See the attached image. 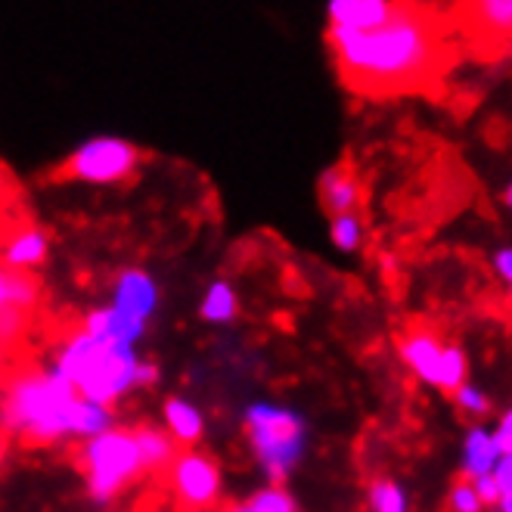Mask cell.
<instances>
[{
  "mask_svg": "<svg viewBox=\"0 0 512 512\" xmlns=\"http://www.w3.org/2000/svg\"><path fill=\"white\" fill-rule=\"evenodd\" d=\"M472 488H475V494H478V500H481V506H497V500H500V488H497V481H494V475L488 472V475H478V478H472Z\"/></svg>",
  "mask_w": 512,
  "mask_h": 512,
  "instance_id": "25",
  "label": "cell"
},
{
  "mask_svg": "<svg viewBox=\"0 0 512 512\" xmlns=\"http://www.w3.org/2000/svg\"><path fill=\"white\" fill-rule=\"evenodd\" d=\"M47 249H50V243H47V233L44 230H38V227H22V230H16L7 243H4V267H10V270H32V267H38V264H44V258H47Z\"/></svg>",
  "mask_w": 512,
  "mask_h": 512,
  "instance_id": "14",
  "label": "cell"
},
{
  "mask_svg": "<svg viewBox=\"0 0 512 512\" xmlns=\"http://www.w3.org/2000/svg\"><path fill=\"white\" fill-rule=\"evenodd\" d=\"M81 472L87 478L90 497L97 503L118 497L122 488L143 472L134 435L125 429H106L97 438H87L81 450Z\"/></svg>",
  "mask_w": 512,
  "mask_h": 512,
  "instance_id": "5",
  "label": "cell"
},
{
  "mask_svg": "<svg viewBox=\"0 0 512 512\" xmlns=\"http://www.w3.org/2000/svg\"><path fill=\"white\" fill-rule=\"evenodd\" d=\"M494 270L500 274V280L509 286L512 283V252L509 249H500L497 255H494Z\"/></svg>",
  "mask_w": 512,
  "mask_h": 512,
  "instance_id": "27",
  "label": "cell"
},
{
  "mask_svg": "<svg viewBox=\"0 0 512 512\" xmlns=\"http://www.w3.org/2000/svg\"><path fill=\"white\" fill-rule=\"evenodd\" d=\"M447 509L450 512H485V506H481L472 481L469 478H460L454 488H450V497H447Z\"/></svg>",
  "mask_w": 512,
  "mask_h": 512,
  "instance_id": "23",
  "label": "cell"
},
{
  "mask_svg": "<svg viewBox=\"0 0 512 512\" xmlns=\"http://www.w3.org/2000/svg\"><path fill=\"white\" fill-rule=\"evenodd\" d=\"M326 47L345 84L364 94H401L423 87L441 53L435 25L410 4H398L370 32H326Z\"/></svg>",
  "mask_w": 512,
  "mask_h": 512,
  "instance_id": "1",
  "label": "cell"
},
{
  "mask_svg": "<svg viewBox=\"0 0 512 512\" xmlns=\"http://www.w3.org/2000/svg\"><path fill=\"white\" fill-rule=\"evenodd\" d=\"M199 311H202V320H208V323H230L236 317V292H233V286L224 283V280L212 283L205 292V298H202Z\"/></svg>",
  "mask_w": 512,
  "mask_h": 512,
  "instance_id": "18",
  "label": "cell"
},
{
  "mask_svg": "<svg viewBox=\"0 0 512 512\" xmlns=\"http://www.w3.org/2000/svg\"><path fill=\"white\" fill-rule=\"evenodd\" d=\"M246 506H249L252 512H298L295 500H292L289 491H283L280 485H270V488L252 494Z\"/></svg>",
  "mask_w": 512,
  "mask_h": 512,
  "instance_id": "22",
  "label": "cell"
},
{
  "mask_svg": "<svg viewBox=\"0 0 512 512\" xmlns=\"http://www.w3.org/2000/svg\"><path fill=\"white\" fill-rule=\"evenodd\" d=\"M444 342L438 333H432L429 326H416L401 339V360L410 367L416 379H423L438 388L441 376V360H444Z\"/></svg>",
  "mask_w": 512,
  "mask_h": 512,
  "instance_id": "10",
  "label": "cell"
},
{
  "mask_svg": "<svg viewBox=\"0 0 512 512\" xmlns=\"http://www.w3.org/2000/svg\"><path fill=\"white\" fill-rule=\"evenodd\" d=\"M491 441H494L500 457H509V450H512V413H503L500 416V426L491 432Z\"/></svg>",
  "mask_w": 512,
  "mask_h": 512,
  "instance_id": "26",
  "label": "cell"
},
{
  "mask_svg": "<svg viewBox=\"0 0 512 512\" xmlns=\"http://www.w3.org/2000/svg\"><path fill=\"white\" fill-rule=\"evenodd\" d=\"M41 298V283L28 270H10L0 264V314L28 311L35 314Z\"/></svg>",
  "mask_w": 512,
  "mask_h": 512,
  "instance_id": "13",
  "label": "cell"
},
{
  "mask_svg": "<svg viewBox=\"0 0 512 512\" xmlns=\"http://www.w3.org/2000/svg\"><path fill=\"white\" fill-rule=\"evenodd\" d=\"M401 0H326V32H370Z\"/></svg>",
  "mask_w": 512,
  "mask_h": 512,
  "instance_id": "8",
  "label": "cell"
},
{
  "mask_svg": "<svg viewBox=\"0 0 512 512\" xmlns=\"http://www.w3.org/2000/svg\"><path fill=\"white\" fill-rule=\"evenodd\" d=\"M500 454L491 441V432L485 429H472L463 447V478H478V475H488L497 466Z\"/></svg>",
  "mask_w": 512,
  "mask_h": 512,
  "instance_id": "16",
  "label": "cell"
},
{
  "mask_svg": "<svg viewBox=\"0 0 512 512\" xmlns=\"http://www.w3.org/2000/svg\"><path fill=\"white\" fill-rule=\"evenodd\" d=\"M53 373L72 382L84 401L112 407L131 388H137L140 360L134 354V345L100 342L90 339L84 329H78L59 348L53 360Z\"/></svg>",
  "mask_w": 512,
  "mask_h": 512,
  "instance_id": "3",
  "label": "cell"
},
{
  "mask_svg": "<svg viewBox=\"0 0 512 512\" xmlns=\"http://www.w3.org/2000/svg\"><path fill=\"white\" fill-rule=\"evenodd\" d=\"M156 305H159V289L143 270H125V274L115 280V301H112L115 311L146 323L153 317Z\"/></svg>",
  "mask_w": 512,
  "mask_h": 512,
  "instance_id": "11",
  "label": "cell"
},
{
  "mask_svg": "<svg viewBox=\"0 0 512 512\" xmlns=\"http://www.w3.org/2000/svg\"><path fill=\"white\" fill-rule=\"evenodd\" d=\"M370 506L373 512H407V494L398 481L379 478L370 485Z\"/></svg>",
  "mask_w": 512,
  "mask_h": 512,
  "instance_id": "21",
  "label": "cell"
},
{
  "mask_svg": "<svg viewBox=\"0 0 512 512\" xmlns=\"http://www.w3.org/2000/svg\"><path fill=\"white\" fill-rule=\"evenodd\" d=\"M168 481V488L177 494V500L184 503L190 512H208L215 509L221 500V469L218 463L193 447H180V454L162 475Z\"/></svg>",
  "mask_w": 512,
  "mask_h": 512,
  "instance_id": "7",
  "label": "cell"
},
{
  "mask_svg": "<svg viewBox=\"0 0 512 512\" xmlns=\"http://www.w3.org/2000/svg\"><path fill=\"white\" fill-rule=\"evenodd\" d=\"M140 165H143V153L137 143L115 134H97L72 149L66 162L59 165L56 177L87 187H118L128 184L140 171Z\"/></svg>",
  "mask_w": 512,
  "mask_h": 512,
  "instance_id": "4",
  "label": "cell"
},
{
  "mask_svg": "<svg viewBox=\"0 0 512 512\" xmlns=\"http://www.w3.org/2000/svg\"><path fill=\"white\" fill-rule=\"evenodd\" d=\"M466 373H469V360L463 354L460 345H447L444 348V360H441V376H438V388L441 391H454L466 382Z\"/></svg>",
  "mask_w": 512,
  "mask_h": 512,
  "instance_id": "20",
  "label": "cell"
},
{
  "mask_svg": "<svg viewBox=\"0 0 512 512\" xmlns=\"http://www.w3.org/2000/svg\"><path fill=\"white\" fill-rule=\"evenodd\" d=\"M320 205L326 215H351L364 205V184L348 162H339L320 174Z\"/></svg>",
  "mask_w": 512,
  "mask_h": 512,
  "instance_id": "9",
  "label": "cell"
},
{
  "mask_svg": "<svg viewBox=\"0 0 512 512\" xmlns=\"http://www.w3.org/2000/svg\"><path fill=\"white\" fill-rule=\"evenodd\" d=\"M4 354H7V351H4V348H0V360H4Z\"/></svg>",
  "mask_w": 512,
  "mask_h": 512,
  "instance_id": "30",
  "label": "cell"
},
{
  "mask_svg": "<svg viewBox=\"0 0 512 512\" xmlns=\"http://www.w3.org/2000/svg\"><path fill=\"white\" fill-rule=\"evenodd\" d=\"M454 401H457V407H460L463 413H475V416H485V413L491 410V401H488L485 391L475 388V385H469V382H463V385L454 391Z\"/></svg>",
  "mask_w": 512,
  "mask_h": 512,
  "instance_id": "24",
  "label": "cell"
},
{
  "mask_svg": "<svg viewBox=\"0 0 512 512\" xmlns=\"http://www.w3.org/2000/svg\"><path fill=\"white\" fill-rule=\"evenodd\" d=\"M472 13L488 38H509L512 32V0H472Z\"/></svg>",
  "mask_w": 512,
  "mask_h": 512,
  "instance_id": "17",
  "label": "cell"
},
{
  "mask_svg": "<svg viewBox=\"0 0 512 512\" xmlns=\"http://www.w3.org/2000/svg\"><path fill=\"white\" fill-rule=\"evenodd\" d=\"M221 512H252V509H249L246 503H230V506H227V509H221Z\"/></svg>",
  "mask_w": 512,
  "mask_h": 512,
  "instance_id": "28",
  "label": "cell"
},
{
  "mask_svg": "<svg viewBox=\"0 0 512 512\" xmlns=\"http://www.w3.org/2000/svg\"><path fill=\"white\" fill-rule=\"evenodd\" d=\"M4 454H7V435L0 432V463H4Z\"/></svg>",
  "mask_w": 512,
  "mask_h": 512,
  "instance_id": "29",
  "label": "cell"
},
{
  "mask_svg": "<svg viewBox=\"0 0 512 512\" xmlns=\"http://www.w3.org/2000/svg\"><path fill=\"white\" fill-rule=\"evenodd\" d=\"M246 429L255 457L261 460L267 475L274 481H283L295 469L301 450H305V423H301V416L283 407L255 404L246 413Z\"/></svg>",
  "mask_w": 512,
  "mask_h": 512,
  "instance_id": "6",
  "label": "cell"
},
{
  "mask_svg": "<svg viewBox=\"0 0 512 512\" xmlns=\"http://www.w3.org/2000/svg\"><path fill=\"white\" fill-rule=\"evenodd\" d=\"M329 236H333V246H336V249H342V252H357L360 246H364V236H367L364 218H360V212L333 218V224H329Z\"/></svg>",
  "mask_w": 512,
  "mask_h": 512,
  "instance_id": "19",
  "label": "cell"
},
{
  "mask_svg": "<svg viewBox=\"0 0 512 512\" xmlns=\"http://www.w3.org/2000/svg\"><path fill=\"white\" fill-rule=\"evenodd\" d=\"M165 426H168V435L177 441V447H193L199 438H202V413L184 401V398H168L165 401Z\"/></svg>",
  "mask_w": 512,
  "mask_h": 512,
  "instance_id": "15",
  "label": "cell"
},
{
  "mask_svg": "<svg viewBox=\"0 0 512 512\" xmlns=\"http://www.w3.org/2000/svg\"><path fill=\"white\" fill-rule=\"evenodd\" d=\"M131 435H134V444H137V454H140L143 472L162 478V475L168 472V466L174 463V457L180 454L177 441H174L168 432L156 429V426H137Z\"/></svg>",
  "mask_w": 512,
  "mask_h": 512,
  "instance_id": "12",
  "label": "cell"
},
{
  "mask_svg": "<svg viewBox=\"0 0 512 512\" xmlns=\"http://www.w3.org/2000/svg\"><path fill=\"white\" fill-rule=\"evenodd\" d=\"M78 391L53 370L22 367L4 379L0 395V432L32 444H50L75 432Z\"/></svg>",
  "mask_w": 512,
  "mask_h": 512,
  "instance_id": "2",
  "label": "cell"
}]
</instances>
